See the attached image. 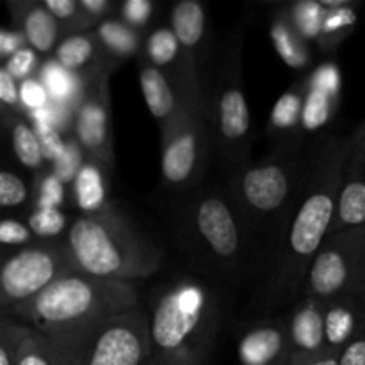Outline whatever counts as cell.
Returning <instances> with one entry per match:
<instances>
[{
  "label": "cell",
  "mask_w": 365,
  "mask_h": 365,
  "mask_svg": "<svg viewBox=\"0 0 365 365\" xmlns=\"http://www.w3.org/2000/svg\"><path fill=\"white\" fill-rule=\"evenodd\" d=\"M170 27L180 43L175 84L182 95L203 100L202 75H200V50L205 43L207 13L200 0H182L170 11Z\"/></svg>",
  "instance_id": "cell-13"
},
{
  "label": "cell",
  "mask_w": 365,
  "mask_h": 365,
  "mask_svg": "<svg viewBox=\"0 0 365 365\" xmlns=\"http://www.w3.org/2000/svg\"><path fill=\"white\" fill-rule=\"evenodd\" d=\"M241 365H291L287 317H264L246 327L237 339Z\"/></svg>",
  "instance_id": "cell-14"
},
{
  "label": "cell",
  "mask_w": 365,
  "mask_h": 365,
  "mask_svg": "<svg viewBox=\"0 0 365 365\" xmlns=\"http://www.w3.org/2000/svg\"><path fill=\"white\" fill-rule=\"evenodd\" d=\"M20 103L29 110V114L45 109L48 106V91L39 78L31 77L20 82Z\"/></svg>",
  "instance_id": "cell-41"
},
{
  "label": "cell",
  "mask_w": 365,
  "mask_h": 365,
  "mask_svg": "<svg viewBox=\"0 0 365 365\" xmlns=\"http://www.w3.org/2000/svg\"><path fill=\"white\" fill-rule=\"evenodd\" d=\"M305 89V82L296 84L278 98L273 110H271L269 125H267L269 134L278 135V138L302 134V110Z\"/></svg>",
  "instance_id": "cell-22"
},
{
  "label": "cell",
  "mask_w": 365,
  "mask_h": 365,
  "mask_svg": "<svg viewBox=\"0 0 365 365\" xmlns=\"http://www.w3.org/2000/svg\"><path fill=\"white\" fill-rule=\"evenodd\" d=\"M351 138H353L351 153L365 160V125L356 128V130L351 134Z\"/></svg>",
  "instance_id": "cell-48"
},
{
  "label": "cell",
  "mask_w": 365,
  "mask_h": 365,
  "mask_svg": "<svg viewBox=\"0 0 365 365\" xmlns=\"http://www.w3.org/2000/svg\"><path fill=\"white\" fill-rule=\"evenodd\" d=\"M160 178L168 191L192 192L214 155L212 135L203 113V100L180 93V109L160 130Z\"/></svg>",
  "instance_id": "cell-9"
},
{
  "label": "cell",
  "mask_w": 365,
  "mask_h": 365,
  "mask_svg": "<svg viewBox=\"0 0 365 365\" xmlns=\"http://www.w3.org/2000/svg\"><path fill=\"white\" fill-rule=\"evenodd\" d=\"M146 365H153V364H152V360H150V362H148V364H146Z\"/></svg>",
  "instance_id": "cell-50"
},
{
  "label": "cell",
  "mask_w": 365,
  "mask_h": 365,
  "mask_svg": "<svg viewBox=\"0 0 365 365\" xmlns=\"http://www.w3.org/2000/svg\"><path fill=\"white\" fill-rule=\"evenodd\" d=\"M242 36L232 38L220 71L203 88V113L212 135L214 153L225 168L235 171L250 163L252 116L242 81Z\"/></svg>",
  "instance_id": "cell-8"
},
{
  "label": "cell",
  "mask_w": 365,
  "mask_h": 365,
  "mask_svg": "<svg viewBox=\"0 0 365 365\" xmlns=\"http://www.w3.org/2000/svg\"><path fill=\"white\" fill-rule=\"evenodd\" d=\"M71 184H73L75 202L82 214L98 212L107 205L103 171L96 163L86 159L84 166L81 168Z\"/></svg>",
  "instance_id": "cell-24"
},
{
  "label": "cell",
  "mask_w": 365,
  "mask_h": 365,
  "mask_svg": "<svg viewBox=\"0 0 365 365\" xmlns=\"http://www.w3.org/2000/svg\"><path fill=\"white\" fill-rule=\"evenodd\" d=\"M4 66L16 81L24 82L25 78L32 77L36 66H38V52L31 46H24L16 53H13Z\"/></svg>",
  "instance_id": "cell-43"
},
{
  "label": "cell",
  "mask_w": 365,
  "mask_h": 365,
  "mask_svg": "<svg viewBox=\"0 0 365 365\" xmlns=\"http://www.w3.org/2000/svg\"><path fill=\"white\" fill-rule=\"evenodd\" d=\"M34 237L29 225L21 223V221L7 217L0 223V241L7 246H31L34 245Z\"/></svg>",
  "instance_id": "cell-44"
},
{
  "label": "cell",
  "mask_w": 365,
  "mask_h": 365,
  "mask_svg": "<svg viewBox=\"0 0 365 365\" xmlns=\"http://www.w3.org/2000/svg\"><path fill=\"white\" fill-rule=\"evenodd\" d=\"M327 303L365 296V228L331 234L310 264L299 298Z\"/></svg>",
  "instance_id": "cell-10"
},
{
  "label": "cell",
  "mask_w": 365,
  "mask_h": 365,
  "mask_svg": "<svg viewBox=\"0 0 365 365\" xmlns=\"http://www.w3.org/2000/svg\"><path fill=\"white\" fill-rule=\"evenodd\" d=\"M139 305L134 284L96 278L77 269L53 282L32 302L2 316L14 317L45 339H53Z\"/></svg>",
  "instance_id": "cell-6"
},
{
  "label": "cell",
  "mask_w": 365,
  "mask_h": 365,
  "mask_svg": "<svg viewBox=\"0 0 365 365\" xmlns=\"http://www.w3.org/2000/svg\"><path fill=\"white\" fill-rule=\"evenodd\" d=\"M29 327L11 316H2L0 324V365H16V351Z\"/></svg>",
  "instance_id": "cell-33"
},
{
  "label": "cell",
  "mask_w": 365,
  "mask_h": 365,
  "mask_svg": "<svg viewBox=\"0 0 365 365\" xmlns=\"http://www.w3.org/2000/svg\"><path fill=\"white\" fill-rule=\"evenodd\" d=\"M351 146V135L331 134L310 150L302 191L260 271L264 309L292 307L298 302L310 264L331 235Z\"/></svg>",
  "instance_id": "cell-1"
},
{
  "label": "cell",
  "mask_w": 365,
  "mask_h": 365,
  "mask_svg": "<svg viewBox=\"0 0 365 365\" xmlns=\"http://www.w3.org/2000/svg\"><path fill=\"white\" fill-rule=\"evenodd\" d=\"M143 56L160 70L180 59V43H178L173 29L159 27L150 32L145 41V53Z\"/></svg>",
  "instance_id": "cell-30"
},
{
  "label": "cell",
  "mask_w": 365,
  "mask_h": 365,
  "mask_svg": "<svg viewBox=\"0 0 365 365\" xmlns=\"http://www.w3.org/2000/svg\"><path fill=\"white\" fill-rule=\"evenodd\" d=\"M29 189L24 178L9 170L0 171V205L4 209H14L27 202Z\"/></svg>",
  "instance_id": "cell-35"
},
{
  "label": "cell",
  "mask_w": 365,
  "mask_h": 365,
  "mask_svg": "<svg viewBox=\"0 0 365 365\" xmlns=\"http://www.w3.org/2000/svg\"><path fill=\"white\" fill-rule=\"evenodd\" d=\"M24 43H27L25 41V36L21 34L18 29H14V31L2 29V31H0V56L7 61L13 53H16L18 50L24 48Z\"/></svg>",
  "instance_id": "cell-46"
},
{
  "label": "cell",
  "mask_w": 365,
  "mask_h": 365,
  "mask_svg": "<svg viewBox=\"0 0 365 365\" xmlns=\"http://www.w3.org/2000/svg\"><path fill=\"white\" fill-rule=\"evenodd\" d=\"M305 88L302 110V132L314 134V132H319L321 128H324L334 120L341 96H334L316 88H309L307 84Z\"/></svg>",
  "instance_id": "cell-28"
},
{
  "label": "cell",
  "mask_w": 365,
  "mask_h": 365,
  "mask_svg": "<svg viewBox=\"0 0 365 365\" xmlns=\"http://www.w3.org/2000/svg\"><path fill=\"white\" fill-rule=\"evenodd\" d=\"M64 245L78 271L106 280L134 284L163 266L160 250L110 203L75 217Z\"/></svg>",
  "instance_id": "cell-5"
},
{
  "label": "cell",
  "mask_w": 365,
  "mask_h": 365,
  "mask_svg": "<svg viewBox=\"0 0 365 365\" xmlns=\"http://www.w3.org/2000/svg\"><path fill=\"white\" fill-rule=\"evenodd\" d=\"M53 59L77 75H91L95 71L116 66V61L106 52L95 31L71 32L63 36L53 52Z\"/></svg>",
  "instance_id": "cell-17"
},
{
  "label": "cell",
  "mask_w": 365,
  "mask_h": 365,
  "mask_svg": "<svg viewBox=\"0 0 365 365\" xmlns=\"http://www.w3.org/2000/svg\"><path fill=\"white\" fill-rule=\"evenodd\" d=\"M180 245L205 273L241 282L260 273V252L227 185H200L177 216Z\"/></svg>",
  "instance_id": "cell-2"
},
{
  "label": "cell",
  "mask_w": 365,
  "mask_h": 365,
  "mask_svg": "<svg viewBox=\"0 0 365 365\" xmlns=\"http://www.w3.org/2000/svg\"><path fill=\"white\" fill-rule=\"evenodd\" d=\"M153 16V4L150 0H127L120 7V20L134 31H141Z\"/></svg>",
  "instance_id": "cell-40"
},
{
  "label": "cell",
  "mask_w": 365,
  "mask_h": 365,
  "mask_svg": "<svg viewBox=\"0 0 365 365\" xmlns=\"http://www.w3.org/2000/svg\"><path fill=\"white\" fill-rule=\"evenodd\" d=\"M269 36L274 50L289 68L303 70V68L309 66L310 52L307 41L296 32L285 13L274 14L269 25Z\"/></svg>",
  "instance_id": "cell-21"
},
{
  "label": "cell",
  "mask_w": 365,
  "mask_h": 365,
  "mask_svg": "<svg viewBox=\"0 0 365 365\" xmlns=\"http://www.w3.org/2000/svg\"><path fill=\"white\" fill-rule=\"evenodd\" d=\"M309 88L321 89L324 93H330L334 96H341V86H342V75L337 64L334 63H323L309 75L305 81Z\"/></svg>",
  "instance_id": "cell-38"
},
{
  "label": "cell",
  "mask_w": 365,
  "mask_h": 365,
  "mask_svg": "<svg viewBox=\"0 0 365 365\" xmlns=\"http://www.w3.org/2000/svg\"><path fill=\"white\" fill-rule=\"evenodd\" d=\"M0 103H2L4 125L9 123L18 114V103H20V84L16 78L6 70L0 68Z\"/></svg>",
  "instance_id": "cell-37"
},
{
  "label": "cell",
  "mask_w": 365,
  "mask_h": 365,
  "mask_svg": "<svg viewBox=\"0 0 365 365\" xmlns=\"http://www.w3.org/2000/svg\"><path fill=\"white\" fill-rule=\"evenodd\" d=\"M356 24H359V13H356V6L353 0H348L342 7L328 9L324 13L323 31H321L319 39H317V45L324 52L335 50L351 34Z\"/></svg>",
  "instance_id": "cell-27"
},
{
  "label": "cell",
  "mask_w": 365,
  "mask_h": 365,
  "mask_svg": "<svg viewBox=\"0 0 365 365\" xmlns=\"http://www.w3.org/2000/svg\"><path fill=\"white\" fill-rule=\"evenodd\" d=\"M324 13L327 11L323 9L319 0H303V2H294L285 7V16L305 41L317 43L323 31Z\"/></svg>",
  "instance_id": "cell-29"
},
{
  "label": "cell",
  "mask_w": 365,
  "mask_h": 365,
  "mask_svg": "<svg viewBox=\"0 0 365 365\" xmlns=\"http://www.w3.org/2000/svg\"><path fill=\"white\" fill-rule=\"evenodd\" d=\"M46 342L57 365H146L152 360L150 317L143 305Z\"/></svg>",
  "instance_id": "cell-7"
},
{
  "label": "cell",
  "mask_w": 365,
  "mask_h": 365,
  "mask_svg": "<svg viewBox=\"0 0 365 365\" xmlns=\"http://www.w3.org/2000/svg\"><path fill=\"white\" fill-rule=\"evenodd\" d=\"M64 202V182L56 173H45L38 180V209H59Z\"/></svg>",
  "instance_id": "cell-39"
},
{
  "label": "cell",
  "mask_w": 365,
  "mask_h": 365,
  "mask_svg": "<svg viewBox=\"0 0 365 365\" xmlns=\"http://www.w3.org/2000/svg\"><path fill=\"white\" fill-rule=\"evenodd\" d=\"M71 271H77V266L64 242L46 241L11 253L0 271L2 314L32 302Z\"/></svg>",
  "instance_id": "cell-11"
},
{
  "label": "cell",
  "mask_w": 365,
  "mask_h": 365,
  "mask_svg": "<svg viewBox=\"0 0 365 365\" xmlns=\"http://www.w3.org/2000/svg\"><path fill=\"white\" fill-rule=\"evenodd\" d=\"M16 365H57L46 339L31 327L18 346Z\"/></svg>",
  "instance_id": "cell-32"
},
{
  "label": "cell",
  "mask_w": 365,
  "mask_h": 365,
  "mask_svg": "<svg viewBox=\"0 0 365 365\" xmlns=\"http://www.w3.org/2000/svg\"><path fill=\"white\" fill-rule=\"evenodd\" d=\"M291 365H307L330 353L324 331V305L312 298H298L287 316Z\"/></svg>",
  "instance_id": "cell-15"
},
{
  "label": "cell",
  "mask_w": 365,
  "mask_h": 365,
  "mask_svg": "<svg viewBox=\"0 0 365 365\" xmlns=\"http://www.w3.org/2000/svg\"><path fill=\"white\" fill-rule=\"evenodd\" d=\"M86 155L82 152V148L78 146V143L73 139H68L66 141V150H64L63 155L53 163V173L68 184V182H73L77 173L81 171V168L84 166Z\"/></svg>",
  "instance_id": "cell-36"
},
{
  "label": "cell",
  "mask_w": 365,
  "mask_h": 365,
  "mask_svg": "<svg viewBox=\"0 0 365 365\" xmlns=\"http://www.w3.org/2000/svg\"><path fill=\"white\" fill-rule=\"evenodd\" d=\"M153 365H209L221 324L220 296L195 277L163 284L148 303Z\"/></svg>",
  "instance_id": "cell-3"
},
{
  "label": "cell",
  "mask_w": 365,
  "mask_h": 365,
  "mask_svg": "<svg viewBox=\"0 0 365 365\" xmlns=\"http://www.w3.org/2000/svg\"><path fill=\"white\" fill-rule=\"evenodd\" d=\"M32 125H34L36 132H38L39 135V141H41L45 159L56 163V160L63 155L64 150H66V141H64L63 135H61L59 128H57L56 125H50V123H32Z\"/></svg>",
  "instance_id": "cell-42"
},
{
  "label": "cell",
  "mask_w": 365,
  "mask_h": 365,
  "mask_svg": "<svg viewBox=\"0 0 365 365\" xmlns=\"http://www.w3.org/2000/svg\"><path fill=\"white\" fill-rule=\"evenodd\" d=\"M78 2H81L86 14L96 24L109 18V13L114 9L113 2H109V0H78Z\"/></svg>",
  "instance_id": "cell-47"
},
{
  "label": "cell",
  "mask_w": 365,
  "mask_h": 365,
  "mask_svg": "<svg viewBox=\"0 0 365 365\" xmlns=\"http://www.w3.org/2000/svg\"><path fill=\"white\" fill-rule=\"evenodd\" d=\"M309 160L310 152L303 153L285 146L266 159L237 168L225 184L259 246L260 271L298 200Z\"/></svg>",
  "instance_id": "cell-4"
},
{
  "label": "cell",
  "mask_w": 365,
  "mask_h": 365,
  "mask_svg": "<svg viewBox=\"0 0 365 365\" xmlns=\"http://www.w3.org/2000/svg\"><path fill=\"white\" fill-rule=\"evenodd\" d=\"M339 365H365V323L339 356Z\"/></svg>",
  "instance_id": "cell-45"
},
{
  "label": "cell",
  "mask_w": 365,
  "mask_h": 365,
  "mask_svg": "<svg viewBox=\"0 0 365 365\" xmlns=\"http://www.w3.org/2000/svg\"><path fill=\"white\" fill-rule=\"evenodd\" d=\"M43 4L59 21L64 36L71 34V32L91 31L93 27L98 25L86 14L78 0H45Z\"/></svg>",
  "instance_id": "cell-31"
},
{
  "label": "cell",
  "mask_w": 365,
  "mask_h": 365,
  "mask_svg": "<svg viewBox=\"0 0 365 365\" xmlns=\"http://www.w3.org/2000/svg\"><path fill=\"white\" fill-rule=\"evenodd\" d=\"M339 356H341V353L330 351V353H327L324 356H321V359L314 360V362H310L307 365H339Z\"/></svg>",
  "instance_id": "cell-49"
},
{
  "label": "cell",
  "mask_w": 365,
  "mask_h": 365,
  "mask_svg": "<svg viewBox=\"0 0 365 365\" xmlns=\"http://www.w3.org/2000/svg\"><path fill=\"white\" fill-rule=\"evenodd\" d=\"M113 68L84 75V89L73 113L75 141L88 160L100 168L114 166V143L110 132L109 78Z\"/></svg>",
  "instance_id": "cell-12"
},
{
  "label": "cell",
  "mask_w": 365,
  "mask_h": 365,
  "mask_svg": "<svg viewBox=\"0 0 365 365\" xmlns=\"http://www.w3.org/2000/svg\"><path fill=\"white\" fill-rule=\"evenodd\" d=\"M360 228H365V160L349 153L331 234Z\"/></svg>",
  "instance_id": "cell-18"
},
{
  "label": "cell",
  "mask_w": 365,
  "mask_h": 365,
  "mask_svg": "<svg viewBox=\"0 0 365 365\" xmlns=\"http://www.w3.org/2000/svg\"><path fill=\"white\" fill-rule=\"evenodd\" d=\"M96 38L100 39L106 52L116 59H127V57L135 56L141 48V38L139 32L128 27L125 21L118 18H106L95 27Z\"/></svg>",
  "instance_id": "cell-25"
},
{
  "label": "cell",
  "mask_w": 365,
  "mask_h": 365,
  "mask_svg": "<svg viewBox=\"0 0 365 365\" xmlns=\"http://www.w3.org/2000/svg\"><path fill=\"white\" fill-rule=\"evenodd\" d=\"M139 84L148 110L163 130L180 109V93L177 84L160 68L153 66L145 56H139Z\"/></svg>",
  "instance_id": "cell-19"
},
{
  "label": "cell",
  "mask_w": 365,
  "mask_h": 365,
  "mask_svg": "<svg viewBox=\"0 0 365 365\" xmlns=\"http://www.w3.org/2000/svg\"><path fill=\"white\" fill-rule=\"evenodd\" d=\"M364 302H365V296H364Z\"/></svg>",
  "instance_id": "cell-51"
},
{
  "label": "cell",
  "mask_w": 365,
  "mask_h": 365,
  "mask_svg": "<svg viewBox=\"0 0 365 365\" xmlns=\"http://www.w3.org/2000/svg\"><path fill=\"white\" fill-rule=\"evenodd\" d=\"M365 323V302L339 298L324 305V331L330 351L341 353L355 339Z\"/></svg>",
  "instance_id": "cell-20"
},
{
  "label": "cell",
  "mask_w": 365,
  "mask_h": 365,
  "mask_svg": "<svg viewBox=\"0 0 365 365\" xmlns=\"http://www.w3.org/2000/svg\"><path fill=\"white\" fill-rule=\"evenodd\" d=\"M29 228L39 239L52 241L66 228V216L59 209H38L29 216Z\"/></svg>",
  "instance_id": "cell-34"
},
{
  "label": "cell",
  "mask_w": 365,
  "mask_h": 365,
  "mask_svg": "<svg viewBox=\"0 0 365 365\" xmlns=\"http://www.w3.org/2000/svg\"><path fill=\"white\" fill-rule=\"evenodd\" d=\"M4 127L9 130L11 146L18 160L29 170L38 171L46 159L34 125L27 123L21 116H16Z\"/></svg>",
  "instance_id": "cell-26"
},
{
  "label": "cell",
  "mask_w": 365,
  "mask_h": 365,
  "mask_svg": "<svg viewBox=\"0 0 365 365\" xmlns=\"http://www.w3.org/2000/svg\"><path fill=\"white\" fill-rule=\"evenodd\" d=\"M39 81L46 88L50 96V102L70 106L73 100H81L82 89H84V77L77 73H71L66 68L61 66L56 59L45 61L39 73ZM77 109V107H75Z\"/></svg>",
  "instance_id": "cell-23"
},
{
  "label": "cell",
  "mask_w": 365,
  "mask_h": 365,
  "mask_svg": "<svg viewBox=\"0 0 365 365\" xmlns=\"http://www.w3.org/2000/svg\"><path fill=\"white\" fill-rule=\"evenodd\" d=\"M11 14L16 29L25 36V41L38 53H50L63 39V29L43 2L32 0H9Z\"/></svg>",
  "instance_id": "cell-16"
}]
</instances>
